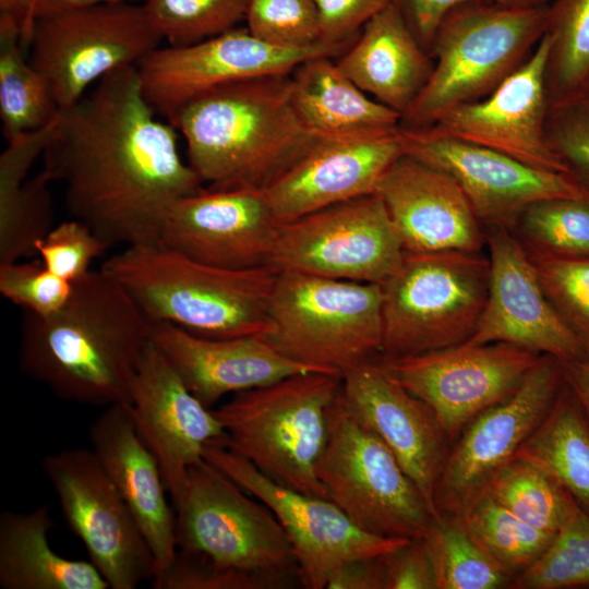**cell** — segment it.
I'll return each instance as SVG.
<instances>
[{"label":"cell","mask_w":589,"mask_h":589,"mask_svg":"<svg viewBox=\"0 0 589 589\" xmlns=\"http://www.w3.org/2000/svg\"><path fill=\"white\" fill-rule=\"evenodd\" d=\"M383 200L407 252H481L483 225L448 173L402 154L381 178Z\"/></svg>","instance_id":"d4e9b609"},{"label":"cell","mask_w":589,"mask_h":589,"mask_svg":"<svg viewBox=\"0 0 589 589\" xmlns=\"http://www.w3.org/2000/svg\"><path fill=\"white\" fill-rule=\"evenodd\" d=\"M404 254L389 213L373 193L280 225L268 266L277 272L383 285Z\"/></svg>","instance_id":"7c38bea8"},{"label":"cell","mask_w":589,"mask_h":589,"mask_svg":"<svg viewBox=\"0 0 589 589\" xmlns=\"http://www.w3.org/2000/svg\"><path fill=\"white\" fill-rule=\"evenodd\" d=\"M204 459L272 510L291 543L305 588L324 589L344 563L386 555L411 540L361 530L329 500L279 484L224 445L209 444Z\"/></svg>","instance_id":"5bb4252c"},{"label":"cell","mask_w":589,"mask_h":589,"mask_svg":"<svg viewBox=\"0 0 589 589\" xmlns=\"http://www.w3.org/2000/svg\"><path fill=\"white\" fill-rule=\"evenodd\" d=\"M540 356L506 342H464L383 361L431 408L453 444L472 419L520 387Z\"/></svg>","instance_id":"9a60e30c"},{"label":"cell","mask_w":589,"mask_h":589,"mask_svg":"<svg viewBox=\"0 0 589 589\" xmlns=\"http://www.w3.org/2000/svg\"><path fill=\"white\" fill-rule=\"evenodd\" d=\"M526 251L555 312L589 351V257Z\"/></svg>","instance_id":"60d3db41"},{"label":"cell","mask_w":589,"mask_h":589,"mask_svg":"<svg viewBox=\"0 0 589 589\" xmlns=\"http://www.w3.org/2000/svg\"><path fill=\"white\" fill-rule=\"evenodd\" d=\"M460 518L477 543L513 579L537 562L555 537L527 524L488 492L478 496Z\"/></svg>","instance_id":"836d02e7"},{"label":"cell","mask_w":589,"mask_h":589,"mask_svg":"<svg viewBox=\"0 0 589 589\" xmlns=\"http://www.w3.org/2000/svg\"><path fill=\"white\" fill-rule=\"evenodd\" d=\"M33 5L34 0H0V15L8 16L17 23L22 47H28L32 38L35 24Z\"/></svg>","instance_id":"816d5d0a"},{"label":"cell","mask_w":589,"mask_h":589,"mask_svg":"<svg viewBox=\"0 0 589 589\" xmlns=\"http://www.w3.org/2000/svg\"><path fill=\"white\" fill-rule=\"evenodd\" d=\"M203 459L173 503L177 553L155 589H266L298 575L291 543L272 510Z\"/></svg>","instance_id":"3957f363"},{"label":"cell","mask_w":589,"mask_h":589,"mask_svg":"<svg viewBox=\"0 0 589 589\" xmlns=\"http://www.w3.org/2000/svg\"><path fill=\"white\" fill-rule=\"evenodd\" d=\"M589 82V81H588Z\"/></svg>","instance_id":"11a10c76"},{"label":"cell","mask_w":589,"mask_h":589,"mask_svg":"<svg viewBox=\"0 0 589 589\" xmlns=\"http://www.w3.org/2000/svg\"><path fill=\"white\" fill-rule=\"evenodd\" d=\"M563 376L589 418V351L580 360L563 362Z\"/></svg>","instance_id":"f907efd6"},{"label":"cell","mask_w":589,"mask_h":589,"mask_svg":"<svg viewBox=\"0 0 589 589\" xmlns=\"http://www.w3.org/2000/svg\"><path fill=\"white\" fill-rule=\"evenodd\" d=\"M161 40L142 4L80 8L35 21L29 63L46 80L63 111L108 73L136 67Z\"/></svg>","instance_id":"8fae6325"},{"label":"cell","mask_w":589,"mask_h":589,"mask_svg":"<svg viewBox=\"0 0 589 589\" xmlns=\"http://www.w3.org/2000/svg\"><path fill=\"white\" fill-rule=\"evenodd\" d=\"M188 163L211 190L266 189L316 143L292 100L290 73L219 85L177 109Z\"/></svg>","instance_id":"277c9868"},{"label":"cell","mask_w":589,"mask_h":589,"mask_svg":"<svg viewBox=\"0 0 589 589\" xmlns=\"http://www.w3.org/2000/svg\"><path fill=\"white\" fill-rule=\"evenodd\" d=\"M422 540L437 589L509 588L513 577L477 543L460 517L440 514Z\"/></svg>","instance_id":"d6a6232c"},{"label":"cell","mask_w":589,"mask_h":589,"mask_svg":"<svg viewBox=\"0 0 589 589\" xmlns=\"http://www.w3.org/2000/svg\"><path fill=\"white\" fill-rule=\"evenodd\" d=\"M110 248L85 223L72 218L53 226L36 244L37 256L56 276L73 284Z\"/></svg>","instance_id":"f6af8a7d"},{"label":"cell","mask_w":589,"mask_h":589,"mask_svg":"<svg viewBox=\"0 0 589 589\" xmlns=\"http://www.w3.org/2000/svg\"><path fill=\"white\" fill-rule=\"evenodd\" d=\"M153 323L129 292L100 268L73 283L50 316L24 314L19 368L56 396L84 405L130 404Z\"/></svg>","instance_id":"7a4b0ae2"},{"label":"cell","mask_w":589,"mask_h":589,"mask_svg":"<svg viewBox=\"0 0 589 589\" xmlns=\"http://www.w3.org/2000/svg\"><path fill=\"white\" fill-rule=\"evenodd\" d=\"M490 279L484 309L469 344H510L563 362L588 353L550 303L522 243L506 228H489Z\"/></svg>","instance_id":"ffe728a7"},{"label":"cell","mask_w":589,"mask_h":589,"mask_svg":"<svg viewBox=\"0 0 589 589\" xmlns=\"http://www.w3.org/2000/svg\"><path fill=\"white\" fill-rule=\"evenodd\" d=\"M73 284L52 274L40 259L0 264V293L38 316H50L68 302Z\"/></svg>","instance_id":"ee69618b"},{"label":"cell","mask_w":589,"mask_h":589,"mask_svg":"<svg viewBox=\"0 0 589 589\" xmlns=\"http://www.w3.org/2000/svg\"><path fill=\"white\" fill-rule=\"evenodd\" d=\"M563 383V362L541 354L513 395L467 424L452 444L435 486L438 515L460 517L485 492L492 477L541 422Z\"/></svg>","instance_id":"e0dca14e"},{"label":"cell","mask_w":589,"mask_h":589,"mask_svg":"<svg viewBox=\"0 0 589 589\" xmlns=\"http://www.w3.org/2000/svg\"><path fill=\"white\" fill-rule=\"evenodd\" d=\"M248 31L283 48H306L321 41L320 20L312 0H249Z\"/></svg>","instance_id":"7bdbcfd3"},{"label":"cell","mask_w":589,"mask_h":589,"mask_svg":"<svg viewBox=\"0 0 589 589\" xmlns=\"http://www.w3.org/2000/svg\"><path fill=\"white\" fill-rule=\"evenodd\" d=\"M546 88L550 101L589 81V0H554L548 4Z\"/></svg>","instance_id":"d590c367"},{"label":"cell","mask_w":589,"mask_h":589,"mask_svg":"<svg viewBox=\"0 0 589 589\" xmlns=\"http://www.w3.org/2000/svg\"><path fill=\"white\" fill-rule=\"evenodd\" d=\"M402 154L400 128L384 133L321 136L265 189L277 225L375 193L385 171Z\"/></svg>","instance_id":"cb8c5ba5"},{"label":"cell","mask_w":589,"mask_h":589,"mask_svg":"<svg viewBox=\"0 0 589 589\" xmlns=\"http://www.w3.org/2000/svg\"><path fill=\"white\" fill-rule=\"evenodd\" d=\"M60 113L48 83L22 56L17 23L0 15V119L7 143L45 128Z\"/></svg>","instance_id":"1f68e13d"},{"label":"cell","mask_w":589,"mask_h":589,"mask_svg":"<svg viewBox=\"0 0 589 589\" xmlns=\"http://www.w3.org/2000/svg\"><path fill=\"white\" fill-rule=\"evenodd\" d=\"M384 589H437L422 538L411 539L381 557Z\"/></svg>","instance_id":"7dc6e473"},{"label":"cell","mask_w":589,"mask_h":589,"mask_svg":"<svg viewBox=\"0 0 589 589\" xmlns=\"http://www.w3.org/2000/svg\"><path fill=\"white\" fill-rule=\"evenodd\" d=\"M278 227L265 189L203 188L171 206L159 243L211 265L253 268L268 265Z\"/></svg>","instance_id":"7402d4cb"},{"label":"cell","mask_w":589,"mask_h":589,"mask_svg":"<svg viewBox=\"0 0 589 589\" xmlns=\"http://www.w3.org/2000/svg\"><path fill=\"white\" fill-rule=\"evenodd\" d=\"M52 527L47 505L28 513H1L0 587L108 589V582L91 561L70 560L52 550L48 539Z\"/></svg>","instance_id":"f546056e"},{"label":"cell","mask_w":589,"mask_h":589,"mask_svg":"<svg viewBox=\"0 0 589 589\" xmlns=\"http://www.w3.org/2000/svg\"><path fill=\"white\" fill-rule=\"evenodd\" d=\"M50 182L41 170L20 184L0 187V264L37 255V242L53 227Z\"/></svg>","instance_id":"8d00e7d4"},{"label":"cell","mask_w":589,"mask_h":589,"mask_svg":"<svg viewBox=\"0 0 589 589\" xmlns=\"http://www.w3.org/2000/svg\"><path fill=\"white\" fill-rule=\"evenodd\" d=\"M345 46L318 43L283 48L235 27L188 45L157 47L136 65L142 93L157 115L169 118L182 105L219 85L290 73L316 57H336Z\"/></svg>","instance_id":"2e32d148"},{"label":"cell","mask_w":589,"mask_h":589,"mask_svg":"<svg viewBox=\"0 0 589 589\" xmlns=\"http://www.w3.org/2000/svg\"><path fill=\"white\" fill-rule=\"evenodd\" d=\"M512 231L527 250L589 257V197L536 202L522 211Z\"/></svg>","instance_id":"74e56055"},{"label":"cell","mask_w":589,"mask_h":589,"mask_svg":"<svg viewBox=\"0 0 589 589\" xmlns=\"http://www.w3.org/2000/svg\"><path fill=\"white\" fill-rule=\"evenodd\" d=\"M489 257L481 252H407L383 284L384 358L454 347L473 335L484 309Z\"/></svg>","instance_id":"9c48e42d"},{"label":"cell","mask_w":589,"mask_h":589,"mask_svg":"<svg viewBox=\"0 0 589 589\" xmlns=\"http://www.w3.org/2000/svg\"><path fill=\"white\" fill-rule=\"evenodd\" d=\"M395 1L421 46L431 55L434 38L445 16L455 8L478 0Z\"/></svg>","instance_id":"c3c4849f"},{"label":"cell","mask_w":589,"mask_h":589,"mask_svg":"<svg viewBox=\"0 0 589 589\" xmlns=\"http://www.w3.org/2000/svg\"><path fill=\"white\" fill-rule=\"evenodd\" d=\"M545 135L568 173L589 192V82L550 101Z\"/></svg>","instance_id":"b9f144b4"},{"label":"cell","mask_w":589,"mask_h":589,"mask_svg":"<svg viewBox=\"0 0 589 589\" xmlns=\"http://www.w3.org/2000/svg\"><path fill=\"white\" fill-rule=\"evenodd\" d=\"M249 0H145L147 19L169 46H188L244 21Z\"/></svg>","instance_id":"f35d334b"},{"label":"cell","mask_w":589,"mask_h":589,"mask_svg":"<svg viewBox=\"0 0 589 589\" xmlns=\"http://www.w3.org/2000/svg\"><path fill=\"white\" fill-rule=\"evenodd\" d=\"M546 9L478 0L452 10L432 45V74L400 127L425 129L448 110L492 94L541 40Z\"/></svg>","instance_id":"52a82bcc"},{"label":"cell","mask_w":589,"mask_h":589,"mask_svg":"<svg viewBox=\"0 0 589 589\" xmlns=\"http://www.w3.org/2000/svg\"><path fill=\"white\" fill-rule=\"evenodd\" d=\"M336 64L361 91L402 117L429 81L434 60L393 0L364 24Z\"/></svg>","instance_id":"83f0119b"},{"label":"cell","mask_w":589,"mask_h":589,"mask_svg":"<svg viewBox=\"0 0 589 589\" xmlns=\"http://www.w3.org/2000/svg\"><path fill=\"white\" fill-rule=\"evenodd\" d=\"M589 586V515L578 505L542 556L509 588L564 589Z\"/></svg>","instance_id":"ab89813d"},{"label":"cell","mask_w":589,"mask_h":589,"mask_svg":"<svg viewBox=\"0 0 589 589\" xmlns=\"http://www.w3.org/2000/svg\"><path fill=\"white\" fill-rule=\"evenodd\" d=\"M382 287L277 272L261 337L291 361L341 375L381 351Z\"/></svg>","instance_id":"ba28073f"},{"label":"cell","mask_w":589,"mask_h":589,"mask_svg":"<svg viewBox=\"0 0 589 589\" xmlns=\"http://www.w3.org/2000/svg\"><path fill=\"white\" fill-rule=\"evenodd\" d=\"M129 406L175 503L190 468L203 460L205 448L223 440L226 432L214 411L190 392L152 341L141 356Z\"/></svg>","instance_id":"603a6c76"},{"label":"cell","mask_w":589,"mask_h":589,"mask_svg":"<svg viewBox=\"0 0 589 589\" xmlns=\"http://www.w3.org/2000/svg\"><path fill=\"white\" fill-rule=\"evenodd\" d=\"M88 437L152 551L155 576L177 553L176 513L167 501L158 460L141 437L129 404L105 407Z\"/></svg>","instance_id":"484cf974"},{"label":"cell","mask_w":589,"mask_h":589,"mask_svg":"<svg viewBox=\"0 0 589 589\" xmlns=\"http://www.w3.org/2000/svg\"><path fill=\"white\" fill-rule=\"evenodd\" d=\"M340 396L418 486L435 517L434 491L452 443L431 408L372 358L341 375Z\"/></svg>","instance_id":"44dd1931"},{"label":"cell","mask_w":589,"mask_h":589,"mask_svg":"<svg viewBox=\"0 0 589 589\" xmlns=\"http://www.w3.org/2000/svg\"><path fill=\"white\" fill-rule=\"evenodd\" d=\"M320 20L321 41L345 46L364 24L393 0H312Z\"/></svg>","instance_id":"bcb514c9"},{"label":"cell","mask_w":589,"mask_h":589,"mask_svg":"<svg viewBox=\"0 0 589 589\" xmlns=\"http://www.w3.org/2000/svg\"><path fill=\"white\" fill-rule=\"evenodd\" d=\"M548 53L549 39L543 35L528 59L492 94L448 110L425 129L413 130L481 145L539 169L568 173L545 135Z\"/></svg>","instance_id":"d6986e66"},{"label":"cell","mask_w":589,"mask_h":589,"mask_svg":"<svg viewBox=\"0 0 589 589\" xmlns=\"http://www.w3.org/2000/svg\"><path fill=\"white\" fill-rule=\"evenodd\" d=\"M100 269L120 284L152 323L207 338L264 335L277 271L226 268L161 243L129 245Z\"/></svg>","instance_id":"5b68a950"},{"label":"cell","mask_w":589,"mask_h":589,"mask_svg":"<svg viewBox=\"0 0 589 589\" xmlns=\"http://www.w3.org/2000/svg\"><path fill=\"white\" fill-rule=\"evenodd\" d=\"M151 341L206 407L227 394L317 372L284 357L261 335L207 338L169 323H153Z\"/></svg>","instance_id":"4316f807"},{"label":"cell","mask_w":589,"mask_h":589,"mask_svg":"<svg viewBox=\"0 0 589 589\" xmlns=\"http://www.w3.org/2000/svg\"><path fill=\"white\" fill-rule=\"evenodd\" d=\"M145 0H34V22L41 16L107 3H139Z\"/></svg>","instance_id":"f5cc1de1"},{"label":"cell","mask_w":589,"mask_h":589,"mask_svg":"<svg viewBox=\"0 0 589 589\" xmlns=\"http://www.w3.org/2000/svg\"><path fill=\"white\" fill-rule=\"evenodd\" d=\"M514 458L546 473L589 515V418L565 381Z\"/></svg>","instance_id":"4dcf8cb0"},{"label":"cell","mask_w":589,"mask_h":589,"mask_svg":"<svg viewBox=\"0 0 589 589\" xmlns=\"http://www.w3.org/2000/svg\"><path fill=\"white\" fill-rule=\"evenodd\" d=\"M382 556L352 560L329 577L327 589H384Z\"/></svg>","instance_id":"681fc988"},{"label":"cell","mask_w":589,"mask_h":589,"mask_svg":"<svg viewBox=\"0 0 589 589\" xmlns=\"http://www.w3.org/2000/svg\"><path fill=\"white\" fill-rule=\"evenodd\" d=\"M509 8H538L549 4V0H489Z\"/></svg>","instance_id":"db71d44e"},{"label":"cell","mask_w":589,"mask_h":589,"mask_svg":"<svg viewBox=\"0 0 589 589\" xmlns=\"http://www.w3.org/2000/svg\"><path fill=\"white\" fill-rule=\"evenodd\" d=\"M41 465L68 526L109 588L135 589L152 580V551L93 449H63Z\"/></svg>","instance_id":"4fadbf2b"},{"label":"cell","mask_w":589,"mask_h":589,"mask_svg":"<svg viewBox=\"0 0 589 589\" xmlns=\"http://www.w3.org/2000/svg\"><path fill=\"white\" fill-rule=\"evenodd\" d=\"M316 476L327 500L368 533L418 539L435 517L389 448L348 410L340 388Z\"/></svg>","instance_id":"30bf717a"},{"label":"cell","mask_w":589,"mask_h":589,"mask_svg":"<svg viewBox=\"0 0 589 589\" xmlns=\"http://www.w3.org/2000/svg\"><path fill=\"white\" fill-rule=\"evenodd\" d=\"M404 154L456 180L488 228L512 230L522 211L544 200L589 197L570 175L539 169L497 151L400 127Z\"/></svg>","instance_id":"ac0fdd59"},{"label":"cell","mask_w":589,"mask_h":589,"mask_svg":"<svg viewBox=\"0 0 589 589\" xmlns=\"http://www.w3.org/2000/svg\"><path fill=\"white\" fill-rule=\"evenodd\" d=\"M340 382L338 375L306 372L236 393L213 410L226 432L215 443L281 485L327 498L316 465Z\"/></svg>","instance_id":"8992f818"},{"label":"cell","mask_w":589,"mask_h":589,"mask_svg":"<svg viewBox=\"0 0 589 589\" xmlns=\"http://www.w3.org/2000/svg\"><path fill=\"white\" fill-rule=\"evenodd\" d=\"M330 59L312 58L290 72L291 100L303 123L321 136L399 129L400 113L368 97Z\"/></svg>","instance_id":"f1b7e54d"},{"label":"cell","mask_w":589,"mask_h":589,"mask_svg":"<svg viewBox=\"0 0 589 589\" xmlns=\"http://www.w3.org/2000/svg\"><path fill=\"white\" fill-rule=\"evenodd\" d=\"M156 115L136 67L117 69L61 111L43 153L72 218L109 247L159 243L171 206L204 188L179 154L177 130Z\"/></svg>","instance_id":"6da1fadb"},{"label":"cell","mask_w":589,"mask_h":589,"mask_svg":"<svg viewBox=\"0 0 589 589\" xmlns=\"http://www.w3.org/2000/svg\"><path fill=\"white\" fill-rule=\"evenodd\" d=\"M485 492L527 524L554 536L577 505L546 473L516 458L492 477Z\"/></svg>","instance_id":"e575fe53"}]
</instances>
